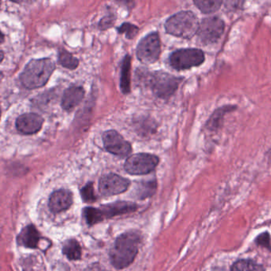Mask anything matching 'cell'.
I'll return each instance as SVG.
<instances>
[{
    "instance_id": "6da1fadb",
    "label": "cell",
    "mask_w": 271,
    "mask_h": 271,
    "mask_svg": "<svg viewBox=\"0 0 271 271\" xmlns=\"http://www.w3.org/2000/svg\"><path fill=\"white\" fill-rule=\"evenodd\" d=\"M56 69L51 58L32 59L27 64L20 74V80L27 89H37L45 86Z\"/></svg>"
},
{
    "instance_id": "7a4b0ae2",
    "label": "cell",
    "mask_w": 271,
    "mask_h": 271,
    "mask_svg": "<svg viewBox=\"0 0 271 271\" xmlns=\"http://www.w3.org/2000/svg\"><path fill=\"white\" fill-rule=\"evenodd\" d=\"M140 237L134 232L122 234L115 240L110 251V260L116 269H123L134 261L139 251Z\"/></svg>"
},
{
    "instance_id": "3957f363",
    "label": "cell",
    "mask_w": 271,
    "mask_h": 271,
    "mask_svg": "<svg viewBox=\"0 0 271 271\" xmlns=\"http://www.w3.org/2000/svg\"><path fill=\"white\" fill-rule=\"evenodd\" d=\"M197 16L191 12H181L169 18L165 23L166 32L173 36L191 39L199 30Z\"/></svg>"
},
{
    "instance_id": "277c9868",
    "label": "cell",
    "mask_w": 271,
    "mask_h": 271,
    "mask_svg": "<svg viewBox=\"0 0 271 271\" xmlns=\"http://www.w3.org/2000/svg\"><path fill=\"white\" fill-rule=\"evenodd\" d=\"M147 85L151 88L155 96L163 99L170 97L178 89L182 79L163 71L148 74Z\"/></svg>"
},
{
    "instance_id": "5b68a950",
    "label": "cell",
    "mask_w": 271,
    "mask_h": 271,
    "mask_svg": "<svg viewBox=\"0 0 271 271\" xmlns=\"http://www.w3.org/2000/svg\"><path fill=\"white\" fill-rule=\"evenodd\" d=\"M160 54L161 42L159 33H150L139 42L136 55L142 63L145 65L155 63L159 59Z\"/></svg>"
},
{
    "instance_id": "8992f818",
    "label": "cell",
    "mask_w": 271,
    "mask_h": 271,
    "mask_svg": "<svg viewBox=\"0 0 271 271\" xmlns=\"http://www.w3.org/2000/svg\"><path fill=\"white\" fill-rule=\"evenodd\" d=\"M159 159L151 154L140 153L126 159L124 169L131 175H144L152 172L159 165Z\"/></svg>"
},
{
    "instance_id": "52a82bcc",
    "label": "cell",
    "mask_w": 271,
    "mask_h": 271,
    "mask_svg": "<svg viewBox=\"0 0 271 271\" xmlns=\"http://www.w3.org/2000/svg\"><path fill=\"white\" fill-rule=\"evenodd\" d=\"M204 54L198 49H182L174 52L170 57V64L177 70H185L201 65Z\"/></svg>"
},
{
    "instance_id": "ba28073f",
    "label": "cell",
    "mask_w": 271,
    "mask_h": 271,
    "mask_svg": "<svg viewBox=\"0 0 271 271\" xmlns=\"http://www.w3.org/2000/svg\"><path fill=\"white\" fill-rule=\"evenodd\" d=\"M103 147L106 151L111 155L126 158L132 152V147L129 142L125 140L118 131L115 130H109L102 134Z\"/></svg>"
},
{
    "instance_id": "9c48e42d",
    "label": "cell",
    "mask_w": 271,
    "mask_h": 271,
    "mask_svg": "<svg viewBox=\"0 0 271 271\" xmlns=\"http://www.w3.org/2000/svg\"><path fill=\"white\" fill-rule=\"evenodd\" d=\"M223 31L224 23L220 18H208L201 22L197 35L204 44H212L220 39Z\"/></svg>"
},
{
    "instance_id": "30bf717a",
    "label": "cell",
    "mask_w": 271,
    "mask_h": 271,
    "mask_svg": "<svg viewBox=\"0 0 271 271\" xmlns=\"http://www.w3.org/2000/svg\"><path fill=\"white\" fill-rule=\"evenodd\" d=\"M130 185V181L126 178L117 174H107L99 180V191L103 196L110 197L113 195L124 193Z\"/></svg>"
},
{
    "instance_id": "8fae6325",
    "label": "cell",
    "mask_w": 271,
    "mask_h": 271,
    "mask_svg": "<svg viewBox=\"0 0 271 271\" xmlns=\"http://www.w3.org/2000/svg\"><path fill=\"white\" fill-rule=\"evenodd\" d=\"M44 119L36 113H26L18 117L16 126L23 134H35L42 129Z\"/></svg>"
},
{
    "instance_id": "7c38bea8",
    "label": "cell",
    "mask_w": 271,
    "mask_h": 271,
    "mask_svg": "<svg viewBox=\"0 0 271 271\" xmlns=\"http://www.w3.org/2000/svg\"><path fill=\"white\" fill-rule=\"evenodd\" d=\"M84 88L78 85H71L70 87L65 89L64 92L62 99H61V107L64 110L67 111H73L75 107L80 104L84 97Z\"/></svg>"
},
{
    "instance_id": "4fadbf2b",
    "label": "cell",
    "mask_w": 271,
    "mask_h": 271,
    "mask_svg": "<svg viewBox=\"0 0 271 271\" xmlns=\"http://www.w3.org/2000/svg\"><path fill=\"white\" fill-rule=\"evenodd\" d=\"M73 204V194L66 189H60L51 195L49 202L50 210L54 213H59L68 208Z\"/></svg>"
},
{
    "instance_id": "5bb4252c",
    "label": "cell",
    "mask_w": 271,
    "mask_h": 271,
    "mask_svg": "<svg viewBox=\"0 0 271 271\" xmlns=\"http://www.w3.org/2000/svg\"><path fill=\"white\" fill-rule=\"evenodd\" d=\"M136 204L130 202H116L103 206L101 208L104 218L113 217L121 214L128 213L136 210Z\"/></svg>"
},
{
    "instance_id": "9a60e30c",
    "label": "cell",
    "mask_w": 271,
    "mask_h": 271,
    "mask_svg": "<svg viewBox=\"0 0 271 271\" xmlns=\"http://www.w3.org/2000/svg\"><path fill=\"white\" fill-rule=\"evenodd\" d=\"M40 235L39 231L33 225L26 227L18 237V242L20 245L28 248H36L39 244Z\"/></svg>"
},
{
    "instance_id": "2e32d148",
    "label": "cell",
    "mask_w": 271,
    "mask_h": 271,
    "mask_svg": "<svg viewBox=\"0 0 271 271\" xmlns=\"http://www.w3.org/2000/svg\"><path fill=\"white\" fill-rule=\"evenodd\" d=\"M130 63L131 58L127 54L122 60L121 67L120 88L124 95L130 92Z\"/></svg>"
},
{
    "instance_id": "e0dca14e",
    "label": "cell",
    "mask_w": 271,
    "mask_h": 271,
    "mask_svg": "<svg viewBox=\"0 0 271 271\" xmlns=\"http://www.w3.org/2000/svg\"><path fill=\"white\" fill-rule=\"evenodd\" d=\"M58 63L65 69L75 70L79 66V60L65 49L58 52Z\"/></svg>"
},
{
    "instance_id": "ac0fdd59",
    "label": "cell",
    "mask_w": 271,
    "mask_h": 271,
    "mask_svg": "<svg viewBox=\"0 0 271 271\" xmlns=\"http://www.w3.org/2000/svg\"><path fill=\"white\" fill-rule=\"evenodd\" d=\"M63 253L69 259H80L81 257V247L77 240L69 239L64 244Z\"/></svg>"
},
{
    "instance_id": "d6986e66",
    "label": "cell",
    "mask_w": 271,
    "mask_h": 271,
    "mask_svg": "<svg viewBox=\"0 0 271 271\" xmlns=\"http://www.w3.org/2000/svg\"><path fill=\"white\" fill-rule=\"evenodd\" d=\"M231 271H265L262 265L252 260L242 259L237 261L231 267Z\"/></svg>"
},
{
    "instance_id": "ffe728a7",
    "label": "cell",
    "mask_w": 271,
    "mask_h": 271,
    "mask_svg": "<svg viewBox=\"0 0 271 271\" xmlns=\"http://www.w3.org/2000/svg\"><path fill=\"white\" fill-rule=\"evenodd\" d=\"M84 217L90 226L94 225L103 220V212L101 209L94 208H86L84 209Z\"/></svg>"
},
{
    "instance_id": "44dd1931",
    "label": "cell",
    "mask_w": 271,
    "mask_h": 271,
    "mask_svg": "<svg viewBox=\"0 0 271 271\" xmlns=\"http://www.w3.org/2000/svg\"><path fill=\"white\" fill-rule=\"evenodd\" d=\"M195 5L204 14H210L212 12H216L220 9L221 6V1H212V0H207V1H195Z\"/></svg>"
},
{
    "instance_id": "7402d4cb",
    "label": "cell",
    "mask_w": 271,
    "mask_h": 271,
    "mask_svg": "<svg viewBox=\"0 0 271 271\" xmlns=\"http://www.w3.org/2000/svg\"><path fill=\"white\" fill-rule=\"evenodd\" d=\"M117 31L120 35H124L126 39H133L139 34L140 28L131 23H122L120 27L117 28Z\"/></svg>"
},
{
    "instance_id": "603a6c76",
    "label": "cell",
    "mask_w": 271,
    "mask_h": 271,
    "mask_svg": "<svg viewBox=\"0 0 271 271\" xmlns=\"http://www.w3.org/2000/svg\"><path fill=\"white\" fill-rule=\"evenodd\" d=\"M82 198L85 202H93L96 201V196L94 191L93 183L89 182L81 189Z\"/></svg>"
},
{
    "instance_id": "cb8c5ba5",
    "label": "cell",
    "mask_w": 271,
    "mask_h": 271,
    "mask_svg": "<svg viewBox=\"0 0 271 271\" xmlns=\"http://www.w3.org/2000/svg\"><path fill=\"white\" fill-rule=\"evenodd\" d=\"M115 22V17L113 15L103 17L99 23V29L100 31H106V30L111 28L114 25Z\"/></svg>"
},
{
    "instance_id": "d4e9b609",
    "label": "cell",
    "mask_w": 271,
    "mask_h": 271,
    "mask_svg": "<svg viewBox=\"0 0 271 271\" xmlns=\"http://www.w3.org/2000/svg\"><path fill=\"white\" fill-rule=\"evenodd\" d=\"M256 243L259 246L270 248V238H269V233L264 232L258 235L256 239Z\"/></svg>"
},
{
    "instance_id": "484cf974",
    "label": "cell",
    "mask_w": 271,
    "mask_h": 271,
    "mask_svg": "<svg viewBox=\"0 0 271 271\" xmlns=\"http://www.w3.org/2000/svg\"><path fill=\"white\" fill-rule=\"evenodd\" d=\"M4 51H1V61H3V60H4Z\"/></svg>"
},
{
    "instance_id": "4316f807",
    "label": "cell",
    "mask_w": 271,
    "mask_h": 271,
    "mask_svg": "<svg viewBox=\"0 0 271 271\" xmlns=\"http://www.w3.org/2000/svg\"><path fill=\"white\" fill-rule=\"evenodd\" d=\"M1 35H2V37H1V40H2V42H4V34H3V33H1Z\"/></svg>"
}]
</instances>
